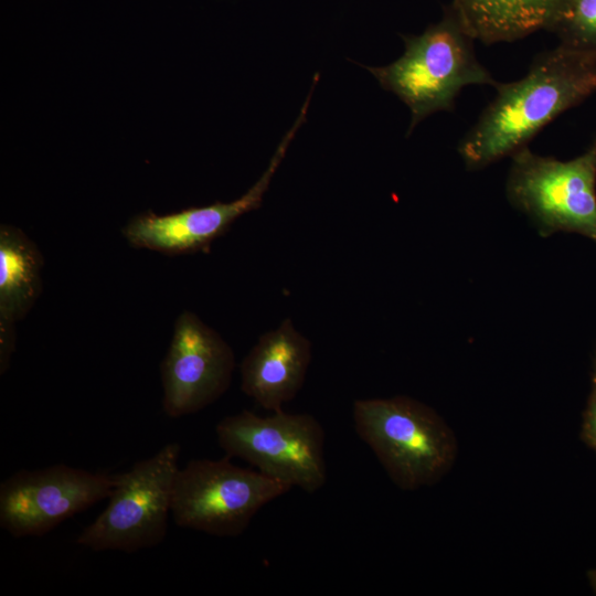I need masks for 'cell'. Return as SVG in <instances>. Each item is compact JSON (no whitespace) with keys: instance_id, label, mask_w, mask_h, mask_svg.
I'll list each match as a JSON object with an SVG mask.
<instances>
[{"instance_id":"12","label":"cell","mask_w":596,"mask_h":596,"mask_svg":"<svg viewBox=\"0 0 596 596\" xmlns=\"http://www.w3.org/2000/svg\"><path fill=\"white\" fill-rule=\"evenodd\" d=\"M564 0H454L472 36L485 43L513 42L546 30Z\"/></svg>"},{"instance_id":"5","label":"cell","mask_w":596,"mask_h":596,"mask_svg":"<svg viewBox=\"0 0 596 596\" xmlns=\"http://www.w3.org/2000/svg\"><path fill=\"white\" fill-rule=\"evenodd\" d=\"M272 413L244 409L225 416L215 426L219 446L291 488L318 491L328 477L322 425L307 413Z\"/></svg>"},{"instance_id":"14","label":"cell","mask_w":596,"mask_h":596,"mask_svg":"<svg viewBox=\"0 0 596 596\" xmlns=\"http://www.w3.org/2000/svg\"><path fill=\"white\" fill-rule=\"evenodd\" d=\"M546 30L563 46L596 53V0H564Z\"/></svg>"},{"instance_id":"1","label":"cell","mask_w":596,"mask_h":596,"mask_svg":"<svg viewBox=\"0 0 596 596\" xmlns=\"http://www.w3.org/2000/svg\"><path fill=\"white\" fill-rule=\"evenodd\" d=\"M497 95L458 145L468 170L511 157L561 114L596 93V53L558 44Z\"/></svg>"},{"instance_id":"15","label":"cell","mask_w":596,"mask_h":596,"mask_svg":"<svg viewBox=\"0 0 596 596\" xmlns=\"http://www.w3.org/2000/svg\"><path fill=\"white\" fill-rule=\"evenodd\" d=\"M582 418L579 438L587 447L596 453V349L590 373V392L586 407L582 413Z\"/></svg>"},{"instance_id":"16","label":"cell","mask_w":596,"mask_h":596,"mask_svg":"<svg viewBox=\"0 0 596 596\" xmlns=\"http://www.w3.org/2000/svg\"><path fill=\"white\" fill-rule=\"evenodd\" d=\"M587 577H588V581H589V584H590L593 590L596 594V570L588 571L587 572Z\"/></svg>"},{"instance_id":"13","label":"cell","mask_w":596,"mask_h":596,"mask_svg":"<svg viewBox=\"0 0 596 596\" xmlns=\"http://www.w3.org/2000/svg\"><path fill=\"white\" fill-rule=\"evenodd\" d=\"M44 259L19 227L0 226V326H13L31 310L42 291Z\"/></svg>"},{"instance_id":"8","label":"cell","mask_w":596,"mask_h":596,"mask_svg":"<svg viewBox=\"0 0 596 596\" xmlns=\"http://www.w3.org/2000/svg\"><path fill=\"white\" fill-rule=\"evenodd\" d=\"M315 88L310 87L294 125L283 137L264 173L241 198L164 215L151 211L141 213L123 227L121 233L127 242L136 248L170 256L209 252L212 242L222 236L240 216L260 207L275 172L307 119Z\"/></svg>"},{"instance_id":"6","label":"cell","mask_w":596,"mask_h":596,"mask_svg":"<svg viewBox=\"0 0 596 596\" xmlns=\"http://www.w3.org/2000/svg\"><path fill=\"white\" fill-rule=\"evenodd\" d=\"M180 445L169 443L129 470L113 476L104 511L76 539L95 552L132 553L160 544L167 533Z\"/></svg>"},{"instance_id":"9","label":"cell","mask_w":596,"mask_h":596,"mask_svg":"<svg viewBox=\"0 0 596 596\" xmlns=\"http://www.w3.org/2000/svg\"><path fill=\"white\" fill-rule=\"evenodd\" d=\"M113 488V476L62 464L19 470L0 485V525L13 538L44 535Z\"/></svg>"},{"instance_id":"3","label":"cell","mask_w":596,"mask_h":596,"mask_svg":"<svg viewBox=\"0 0 596 596\" xmlns=\"http://www.w3.org/2000/svg\"><path fill=\"white\" fill-rule=\"evenodd\" d=\"M352 417L358 436L401 489L433 486L455 462L453 430L432 407L412 397L355 400Z\"/></svg>"},{"instance_id":"11","label":"cell","mask_w":596,"mask_h":596,"mask_svg":"<svg viewBox=\"0 0 596 596\" xmlns=\"http://www.w3.org/2000/svg\"><path fill=\"white\" fill-rule=\"evenodd\" d=\"M311 361V342L286 318L262 334L241 363V390L269 412L296 397Z\"/></svg>"},{"instance_id":"10","label":"cell","mask_w":596,"mask_h":596,"mask_svg":"<svg viewBox=\"0 0 596 596\" xmlns=\"http://www.w3.org/2000/svg\"><path fill=\"white\" fill-rule=\"evenodd\" d=\"M234 369L231 345L195 313L183 311L160 364L164 414L179 418L211 405L227 391Z\"/></svg>"},{"instance_id":"2","label":"cell","mask_w":596,"mask_h":596,"mask_svg":"<svg viewBox=\"0 0 596 596\" xmlns=\"http://www.w3.org/2000/svg\"><path fill=\"white\" fill-rule=\"evenodd\" d=\"M404 53L384 66H366L380 86L409 109L408 137L415 127L437 111H453L461 89L498 82L478 61L473 41L453 6L440 21L419 35H402Z\"/></svg>"},{"instance_id":"7","label":"cell","mask_w":596,"mask_h":596,"mask_svg":"<svg viewBox=\"0 0 596 596\" xmlns=\"http://www.w3.org/2000/svg\"><path fill=\"white\" fill-rule=\"evenodd\" d=\"M291 489L258 470L222 459H192L179 468L172 491L174 523L215 536L241 535L255 514Z\"/></svg>"},{"instance_id":"4","label":"cell","mask_w":596,"mask_h":596,"mask_svg":"<svg viewBox=\"0 0 596 596\" xmlns=\"http://www.w3.org/2000/svg\"><path fill=\"white\" fill-rule=\"evenodd\" d=\"M505 193L542 237L582 234L596 243V138L582 155L562 161L523 147L511 156Z\"/></svg>"}]
</instances>
